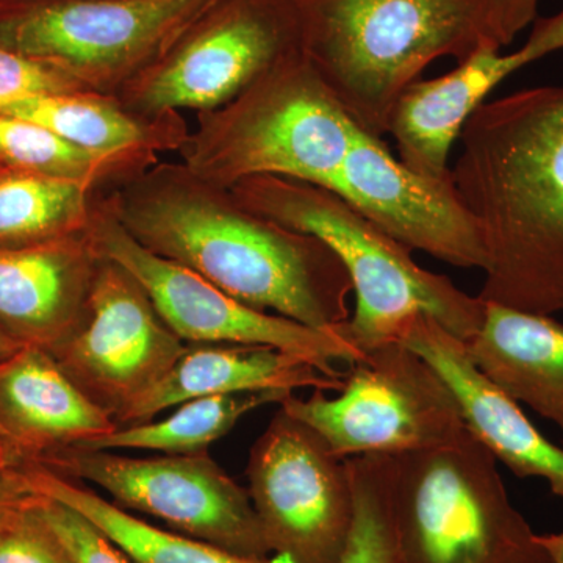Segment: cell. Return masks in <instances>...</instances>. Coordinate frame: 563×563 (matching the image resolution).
I'll use <instances>...</instances> for the list:
<instances>
[{
  "label": "cell",
  "mask_w": 563,
  "mask_h": 563,
  "mask_svg": "<svg viewBox=\"0 0 563 563\" xmlns=\"http://www.w3.org/2000/svg\"><path fill=\"white\" fill-rule=\"evenodd\" d=\"M133 239L246 306L339 332L350 274L335 252L247 210L187 168L162 166L106 202Z\"/></svg>",
  "instance_id": "obj_1"
},
{
  "label": "cell",
  "mask_w": 563,
  "mask_h": 563,
  "mask_svg": "<svg viewBox=\"0 0 563 563\" xmlns=\"http://www.w3.org/2000/svg\"><path fill=\"white\" fill-rule=\"evenodd\" d=\"M450 168L483 239L479 298L521 312H563V87L484 102Z\"/></svg>",
  "instance_id": "obj_2"
},
{
  "label": "cell",
  "mask_w": 563,
  "mask_h": 563,
  "mask_svg": "<svg viewBox=\"0 0 563 563\" xmlns=\"http://www.w3.org/2000/svg\"><path fill=\"white\" fill-rule=\"evenodd\" d=\"M302 52L355 122L374 136L404 91L443 57L498 51L490 0H292Z\"/></svg>",
  "instance_id": "obj_3"
},
{
  "label": "cell",
  "mask_w": 563,
  "mask_h": 563,
  "mask_svg": "<svg viewBox=\"0 0 563 563\" xmlns=\"http://www.w3.org/2000/svg\"><path fill=\"white\" fill-rule=\"evenodd\" d=\"M229 191L247 210L317 236L335 252L355 292L354 312L339 331L362 354L398 342L417 314L439 321L462 342L472 340L483 325L487 303L479 296L422 268L412 250L335 192L276 176L251 177Z\"/></svg>",
  "instance_id": "obj_4"
},
{
  "label": "cell",
  "mask_w": 563,
  "mask_h": 563,
  "mask_svg": "<svg viewBox=\"0 0 563 563\" xmlns=\"http://www.w3.org/2000/svg\"><path fill=\"white\" fill-rule=\"evenodd\" d=\"M373 457L410 563H553L468 428L450 442Z\"/></svg>",
  "instance_id": "obj_5"
},
{
  "label": "cell",
  "mask_w": 563,
  "mask_h": 563,
  "mask_svg": "<svg viewBox=\"0 0 563 563\" xmlns=\"http://www.w3.org/2000/svg\"><path fill=\"white\" fill-rule=\"evenodd\" d=\"M361 125L303 52L285 58L184 143L192 176L222 190L258 176L329 188Z\"/></svg>",
  "instance_id": "obj_6"
},
{
  "label": "cell",
  "mask_w": 563,
  "mask_h": 563,
  "mask_svg": "<svg viewBox=\"0 0 563 563\" xmlns=\"http://www.w3.org/2000/svg\"><path fill=\"white\" fill-rule=\"evenodd\" d=\"M279 406L342 459L410 453L450 442L466 429L453 390L401 342L352 362L333 398L321 390L307 398L291 393Z\"/></svg>",
  "instance_id": "obj_7"
},
{
  "label": "cell",
  "mask_w": 563,
  "mask_h": 563,
  "mask_svg": "<svg viewBox=\"0 0 563 563\" xmlns=\"http://www.w3.org/2000/svg\"><path fill=\"white\" fill-rule=\"evenodd\" d=\"M213 0H0V44L57 66L87 90L128 84Z\"/></svg>",
  "instance_id": "obj_8"
},
{
  "label": "cell",
  "mask_w": 563,
  "mask_h": 563,
  "mask_svg": "<svg viewBox=\"0 0 563 563\" xmlns=\"http://www.w3.org/2000/svg\"><path fill=\"white\" fill-rule=\"evenodd\" d=\"M298 52L292 0H220L125 84V96L141 117L217 110Z\"/></svg>",
  "instance_id": "obj_9"
},
{
  "label": "cell",
  "mask_w": 563,
  "mask_h": 563,
  "mask_svg": "<svg viewBox=\"0 0 563 563\" xmlns=\"http://www.w3.org/2000/svg\"><path fill=\"white\" fill-rule=\"evenodd\" d=\"M250 498L269 551L287 563H340L354 521L347 459L277 410L251 448Z\"/></svg>",
  "instance_id": "obj_10"
},
{
  "label": "cell",
  "mask_w": 563,
  "mask_h": 563,
  "mask_svg": "<svg viewBox=\"0 0 563 563\" xmlns=\"http://www.w3.org/2000/svg\"><path fill=\"white\" fill-rule=\"evenodd\" d=\"M40 465L102 488L121 509L151 515L192 539L252 559L272 553L250 493L209 453L141 459L70 448Z\"/></svg>",
  "instance_id": "obj_11"
},
{
  "label": "cell",
  "mask_w": 563,
  "mask_h": 563,
  "mask_svg": "<svg viewBox=\"0 0 563 563\" xmlns=\"http://www.w3.org/2000/svg\"><path fill=\"white\" fill-rule=\"evenodd\" d=\"M99 257L109 258L140 282L162 320L185 343L269 346L343 376L335 362L351 365L362 352L342 332L320 331L290 318L246 306L198 274L141 246L102 203L87 228Z\"/></svg>",
  "instance_id": "obj_12"
},
{
  "label": "cell",
  "mask_w": 563,
  "mask_h": 563,
  "mask_svg": "<svg viewBox=\"0 0 563 563\" xmlns=\"http://www.w3.org/2000/svg\"><path fill=\"white\" fill-rule=\"evenodd\" d=\"M187 346L162 320L140 282L101 257L80 321L49 352L118 424Z\"/></svg>",
  "instance_id": "obj_13"
},
{
  "label": "cell",
  "mask_w": 563,
  "mask_h": 563,
  "mask_svg": "<svg viewBox=\"0 0 563 563\" xmlns=\"http://www.w3.org/2000/svg\"><path fill=\"white\" fill-rule=\"evenodd\" d=\"M331 190L412 251L455 268L481 269L487 255L479 229L450 179L421 176L404 165L379 136L362 129Z\"/></svg>",
  "instance_id": "obj_14"
},
{
  "label": "cell",
  "mask_w": 563,
  "mask_h": 563,
  "mask_svg": "<svg viewBox=\"0 0 563 563\" xmlns=\"http://www.w3.org/2000/svg\"><path fill=\"white\" fill-rule=\"evenodd\" d=\"M563 51V10L537 18L528 41L510 54L481 51L435 79L417 80L402 92L388 120L387 135L399 161L431 179H450V157L465 122L507 77Z\"/></svg>",
  "instance_id": "obj_15"
},
{
  "label": "cell",
  "mask_w": 563,
  "mask_h": 563,
  "mask_svg": "<svg viewBox=\"0 0 563 563\" xmlns=\"http://www.w3.org/2000/svg\"><path fill=\"white\" fill-rule=\"evenodd\" d=\"M398 342L420 354L443 377L461 406L463 421L518 477H537L563 499V450L529 421L517 401L474 365L465 342L428 314L407 322Z\"/></svg>",
  "instance_id": "obj_16"
},
{
  "label": "cell",
  "mask_w": 563,
  "mask_h": 563,
  "mask_svg": "<svg viewBox=\"0 0 563 563\" xmlns=\"http://www.w3.org/2000/svg\"><path fill=\"white\" fill-rule=\"evenodd\" d=\"M99 262L87 229L0 246V329L24 346H57L84 314Z\"/></svg>",
  "instance_id": "obj_17"
},
{
  "label": "cell",
  "mask_w": 563,
  "mask_h": 563,
  "mask_svg": "<svg viewBox=\"0 0 563 563\" xmlns=\"http://www.w3.org/2000/svg\"><path fill=\"white\" fill-rule=\"evenodd\" d=\"M117 428L49 351L24 346L0 365V429L25 463L44 462Z\"/></svg>",
  "instance_id": "obj_18"
},
{
  "label": "cell",
  "mask_w": 563,
  "mask_h": 563,
  "mask_svg": "<svg viewBox=\"0 0 563 563\" xmlns=\"http://www.w3.org/2000/svg\"><path fill=\"white\" fill-rule=\"evenodd\" d=\"M343 376H331L299 355L269 346L188 343L169 373L133 404L118 422L140 424L172 407L207 398L250 391L295 393L301 388L339 391Z\"/></svg>",
  "instance_id": "obj_19"
},
{
  "label": "cell",
  "mask_w": 563,
  "mask_h": 563,
  "mask_svg": "<svg viewBox=\"0 0 563 563\" xmlns=\"http://www.w3.org/2000/svg\"><path fill=\"white\" fill-rule=\"evenodd\" d=\"M487 303L483 325L465 342L481 373L514 401L563 431V324L551 314Z\"/></svg>",
  "instance_id": "obj_20"
},
{
  "label": "cell",
  "mask_w": 563,
  "mask_h": 563,
  "mask_svg": "<svg viewBox=\"0 0 563 563\" xmlns=\"http://www.w3.org/2000/svg\"><path fill=\"white\" fill-rule=\"evenodd\" d=\"M2 114L36 122L96 154L140 163L150 161L155 151L181 147L188 139L176 114L141 117L96 91L33 96Z\"/></svg>",
  "instance_id": "obj_21"
},
{
  "label": "cell",
  "mask_w": 563,
  "mask_h": 563,
  "mask_svg": "<svg viewBox=\"0 0 563 563\" xmlns=\"http://www.w3.org/2000/svg\"><path fill=\"white\" fill-rule=\"evenodd\" d=\"M22 470L33 492L79 512L135 563H287L277 558L272 561L246 558L184 533L155 528L107 501L79 481L40 463H25Z\"/></svg>",
  "instance_id": "obj_22"
},
{
  "label": "cell",
  "mask_w": 563,
  "mask_h": 563,
  "mask_svg": "<svg viewBox=\"0 0 563 563\" xmlns=\"http://www.w3.org/2000/svg\"><path fill=\"white\" fill-rule=\"evenodd\" d=\"M288 395L291 393L250 391L191 399L177 406L176 412L162 420L121 426L76 448L158 451L168 455L209 453L211 444L228 435L247 413L268 404H280Z\"/></svg>",
  "instance_id": "obj_23"
},
{
  "label": "cell",
  "mask_w": 563,
  "mask_h": 563,
  "mask_svg": "<svg viewBox=\"0 0 563 563\" xmlns=\"http://www.w3.org/2000/svg\"><path fill=\"white\" fill-rule=\"evenodd\" d=\"M90 185L0 166V246L85 232Z\"/></svg>",
  "instance_id": "obj_24"
},
{
  "label": "cell",
  "mask_w": 563,
  "mask_h": 563,
  "mask_svg": "<svg viewBox=\"0 0 563 563\" xmlns=\"http://www.w3.org/2000/svg\"><path fill=\"white\" fill-rule=\"evenodd\" d=\"M117 155L96 154L36 122L0 113V166L92 185L139 166Z\"/></svg>",
  "instance_id": "obj_25"
},
{
  "label": "cell",
  "mask_w": 563,
  "mask_h": 563,
  "mask_svg": "<svg viewBox=\"0 0 563 563\" xmlns=\"http://www.w3.org/2000/svg\"><path fill=\"white\" fill-rule=\"evenodd\" d=\"M354 521L340 563H410L396 542L373 455L347 459Z\"/></svg>",
  "instance_id": "obj_26"
},
{
  "label": "cell",
  "mask_w": 563,
  "mask_h": 563,
  "mask_svg": "<svg viewBox=\"0 0 563 563\" xmlns=\"http://www.w3.org/2000/svg\"><path fill=\"white\" fill-rule=\"evenodd\" d=\"M36 512L62 544L70 562L135 563L106 533L66 504L41 496Z\"/></svg>",
  "instance_id": "obj_27"
},
{
  "label": "cell",
  "mask_w": 563,
  "mask_h": 563,
  "mask_svg": "<svg viewBox=\"0 0 563 563\" xmlns=\"http://www.w3.org/2000/svg\"><path fill=\"white\" fill-rule=\"evenodd\" d=\"M90 91L68 73L0 44V113L40 95Z\"/></svg>",
  "instance_id": "obj_28"
},
{
  "label": "cell",
  "mask_w": 563,
  "mask_h": 563,
  "mask_svg": "<svg viewBox=\"0 0 563 563\" xmlns=\"http://www.w3.org/2000/svg\"><path fill=\"white\" fill-rule=\"evenodd\" d=\"M36 504L0 528V563H73L41 520Z\"/></svg>",
  "instance_id": "obj_29"
},
{
  "label": "cell",
  "mask_w": 563,
  "mask_h": 563,
  "mask_svg": "<svg viewBox=\"0 0 563 563\" xmlns=\"http://www.w3.org/2000/svg\"><path fill=\"white\" fill-rule=\"evenodd\" d=\"M540 0H490L493 46H509L523 29L537 20Z\"/></svg>",
  "instance_id": "obj_30"
},
{
  "label": "cell",
  "mask_w": 563,
  "mask_h": 563,
  "mask_svg": "<svg viewBox=\"0 0 563 563\" xmlns=\"http://www.w3.org/2000/svg\"><path fill=\"white\" fill-rule=\"evenodd\" d=\"M38 493L32 490L22 466H0V528L31 509L40 501Z\"/></svg>",
  "instance_id": "obj_31"
},
{
  "label": "cell",
  "mask_w": 563,
  "mask_h": 563,
  "mask_svg": "<svg viewBox=\"0 0 563 563\" xmlns=\"http://www.w3.org/2000/svg\"><path fill=\"white\" fill-rule=\"evenodd\" d=\"M25 465L24 459L18 453L16 448L10 442L9 437L0 429V466L5 468H16Z\"/></svg>",
  "instance_id": "obj_32"
},
{
  "label": "cell",
  "mask_w": 563,
  "mask_h": 563,
  "mask_svg": "<svg viewBox=\"0 0 563 563\" xmlns=\"http://www.w3.org/2000/svg\"><path fill=\"white\" fill-rule=\"evenodd\" d=\"M540 543L550 554L551 562L563 563V531L539 536Z\"/></svg>",
  "instance_id": "obj_33"
},
{
  "label": "cell",
  "mask_w": 563,
  "mask_h": 563,
  "mask_svg": "<svg viewBox=\"0 0 563 563\" xmlns=\"http://www.w3.org/2000/svg\"><path fill=\"white\" fill-rule=\"evenodd\" d=\"M24 347V344L18 343L0 329V365L9 362L11 357L18 354Z\"/></svg>",
  "instance_id": "obj_34"
},
{
  "label": "cell",
  "mask_w": 563,
  "mask_h": 563,
  "mask_svg": "<svg viewBox=\"0 0 563 563\" xmlns=\"http://www.w3.org/2000/svg\"><path fill=\"white\" fill-rule=\"evenodd\" d=\"M218 2H220V0H213V2H211V7H213L214 3H218Z\"/></svg>",
  "instance_id": "obj_35"
}]
</instances>
